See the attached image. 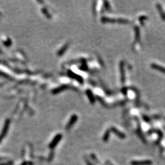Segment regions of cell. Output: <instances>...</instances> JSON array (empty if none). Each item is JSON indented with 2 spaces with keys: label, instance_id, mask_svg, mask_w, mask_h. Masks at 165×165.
<instances>
[{
  "label": "cell",
  "instance_id": "obj_1",
  "mask_svg": "<svg viewBox=\"0 0 165 165\" xmlns=\"http://www.w3.org/2000/svg\"><path fill=\"white\" fill-rule=\"evenodd\" d=\"M152 67H153V68H154L155 69H157V70L160 71V72L165 74V69L164 68V67H161V66L158 65H157V64H152Z\"/></svg>",
  "mask_w": 165,
  "mask_h": 165
}]
</instances>
